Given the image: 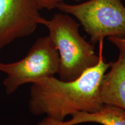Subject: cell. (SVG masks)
Segmentation results:
<instances>
[{
    "label": "cell",
    "instance_id": "6da1fadb",
    "mask_svg": "<svg viewBox=\"0 0 125 125\" xmlns=\"http://www.w3.org/2000/svg\"><path fill=\"white\" fill-rule=\"evenodd\" d=\"M99 48L98 63L77 79L63 81L53 76L32 83L29 101L31 114H45L52 121L62 122L68 115L100 109L104 105L99 99L100 84L111 62H106L103 56V41Z\"/></svg>",
    "mask_w": 125,
    "mask_h": 125
},
{
    "label": "cell",
    "instance_id": "7a4b0ae2",
    "mask_svg": "<svg viewBox=\"0 0 125 125\" xmlns=\"http://www.w3.org/2000/svg\"><path fill=\"white\" fill-rule=\"evenodd\" d=\"M80 24L70 15L58 13L48 21L49 37L59 52L60 80L72 81L86 70L95 66L99 60L94 46L79 32Z\"/></svg>",
    "mask_w": 125,
    "mask_h": 125
},
{
    "label": "cell",
    "instance_id": "3957f363",
    "mask_svg": "<svg viewBox=\"0 0 125 125\" xmlns=\"http://www.w3.org/2000/svg\"><path fill=\"white\" fill-rule=\"evenodd\" d=\"M57 9L79 21L92 44L106 37L125 38V6L122 0H88L79 4L62 2Z\"/></svg>",
    "mask_w": 125,
    "mask_h": 125
},
{
    "label": "cell",
    "instance_id": "277c9868",
    "mask_svg": "<svg viewBox=\"0 0 125 125\" xmlns=\"http://www.w3.org/2000/svg\"><path fill=\"white\" fill-rule=\"evenodd\" d=\"M59 67V52L49 36L38 38L21 60L12 63L0 62V71L7 75L3 82L6 93L11 94L21 85L54 76Z\"/></svg>",
    "mask_w": 125,
    "mask_h": 125
},
{
    "label": "cell",
    "instance_id": "5b68a950",
    "mask_svg": "<svg viewBox=\"0 0 125 125\" xmlns=\"http://www.w3.org/2000/svg\"><path fill=\"white\" fill-rule=\"evenodd\" d=\"M34 0H0V52L16 39L32 34L48 21L41 16Z\"/></svg>",
    "mask_w": 125,
    "mask_h": 125
},
{
    "label": "cell",
    "instance_id": "8992f818",
    "mask_svg": "<svg viewBox=\"0 0 125 125\" xmlns=\"http://www.w3.org/2000/svg\"><path fill=\"white\" fill-rule=\"evenodd\" d=\"M110 70L104 74L99 86V99L103 105L125 110V51L119 50L116 62H111Z\"/></svg>",
    "mask_w": 125,
    "mask_h": 125
},
{
    "label": "cell",
    "instance_id": "52a82bcc",
    "mask_svg": "<svg viewBox=\"0 0 125 125\" xmlns=\"http://www.w3.org/2000/svg\"><path fill=\"white\" fill-rule=\"evenodd\" d=\"M66 122H56L45 118L37 125H76L83 123H97L102 125H125V110L114 106L104 105L92 113L80 112L71 115Z\"/></svg>",
    "mask_w": 125,
    "mask_h": 125
},
{
    "label": "cell",
    "instance_id": "ba28073f",
    "mask_svg": "<svg viewBox=\"0 0 125 125\" xmlns=\"http://www.w3.org/2000/svg\"><path fill=\"white\" fill-rule=\"evenodd\" d=\"M39 10L47 9L51 10L57 8V5L64 0H34Z\"/></svg>",
    "mask_w": 125,
    "mask_h": 125
},
{
    "label": "cell",
    "instance_id": "9c48e42d",
    "mask_svg": "<svg viewBox=\"0 0 125 125\" xmlns=\"http://www.w3.org/2000/svg\"><path fill=\"white\" fill-rule=\"evenodd\" d=\"M107 39L112 43L115 45L119 50L121 49L125 51V38L110 37H108Z\"/></svg>",
    "mask_w": 125,
    "mask_h": 125
},
{
    "label": "cell",
    "instance_id": "30bf717a",
    "mask_svg": "<svg viewBox=\"0 0 125 125\" xmlns=\"http://www.w3.org/2000/svg\"><path fill=\"white\" fill-rule=\"evenodd\" d=\"M76 2H79V1H85V0H75Z\"/></svg>",
    "mask_w": 125,
    "mask_h": 125
}]
</instances>
